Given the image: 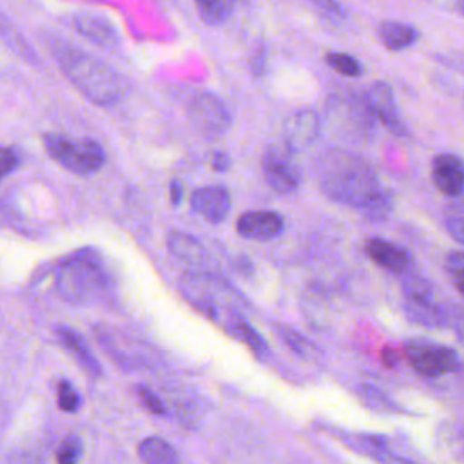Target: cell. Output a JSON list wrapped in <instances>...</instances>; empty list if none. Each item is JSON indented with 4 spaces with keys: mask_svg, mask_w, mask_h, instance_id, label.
Listing matches in <instances>:
<instances>
[{
    "mask_svg": "<svg viewBox=\"0 0 464 464\" xmlns=\"http://www.w3.org/2000/svg\"><path fill=\"white\" fill-rule=\"evenodd\" d=\"M49 47L63 74L89 102L112 105L125 98L129 85L109 63L58 38H51Z\"/></svg>",
    "mask_w": 464,
    "mask_h": 464,
    "instance_id": "1",
    "label": "cell"
},
{
    "mask_svg": "<svg viewBox=\"0 0 464 464\" xmlns=\"http://www.w3.org/2000/svg\"><path fill=\"white\" fill-rule=\"evenodd\" d=\"M321 190L334 201L362 208L382 188L373 167L359 154L328 150L315 161Z\"/></svg>",
    "mask_w": 464,
    "mask_h": 464,
    "instance_id": "2",
    "label": "cell"
},
{
    "mask_svg": "<svg viewBox=\"0 0 464 464\" xmlns=\"http://www.w3.org/2000/svg\"><path fill=\"white\" fill-rule=\"evenodd\" d=\"M181 295L221 330L230 334L245 319L241 314V295L221 277L210 272H188L179 277Z\"/></svg>",
    "mask_w": 464,
    "mask_h": 464,
    "instance_id": "3",
    "label": "cell"
},
{
    "mask_svg": "<svg viewBox=\"0 0 464 464\" xmlns=\"http://www.w3.org/2000/svg\"><path fill=\"white\" fill-rule=\"evenodd\" d=\"M54 286L58 295L71 304H91L109 288V276L92 254H76L56 270Z\"/></svg>",
    "mask_w": 464,
    "mask_h": 464,
    "instance_id": "4",
    "label": "cell"
},
{
    "mask_svg": "<svg viewBox=\"0 0 464 464\" xmlns=\"http://www.w3.org/2000/svg\"><path fill=\"white\" fill-rule=\"evenodd\" d=\"M44 147L56 163L78 176H91L105 165L103 147L89 138L72 140L51 132L44 136Z\"/></svg>",
    "mask_w": 464,
    "mask_h": 464,
    "instance_id": "5",
    "label": "cell"
},
{
    "mask_svg": "<svg viewBox=\"0 0 464 464\" xmlns=\"http://www.w3.org/2000/svg\"><path fill=\"white\" fill-rule=\"evenodd\" d=\"M188 120L205 140H218L232 123L227 105L212 92H199L192 98L188 103Z\"/></svg>",
    "mask_w": 464,
    "mask_h": 464,
    "instance_id": "6",
    "label": "cell"
},
{
    "mask_svg": "<svg viewBox=\"0 0 464 464\" xmlns=\"http://www.w3.org/2000/svg\"><path fill=\"white\" fill-rule=\"evenodd\" d=\"M406 359L410 366L422 377H440L460 368L459 353L446 344L415 341L406 344Z\"/></svg>",
    "mask_w": 464,
    "mask_h": 464,
    "instance_id": "7",
    "label": "cell"
},
{
    "mask_svg": "<svg viewBox=\"0 0 464 464\" xmlns=\"http://www.w3.org/2000/svg\"><path fill=\"white\" fill-rule=\"evenodd\" d=\"M263 174L268 187L279 194H290L299 187L301 170L294 161L292 152H288L283 145H270L261 160Z\"/></svg>",
    "mask_w": 464,
    "mask_h": 464,
    "instance_id": "8",
    "label": "cell"
},
{
    "mask_svg": "<svg viewBox=\"0 0 464 464\" xmlns=\"http://www.w3.org/2000/svg\"><path fill=\"white\" fill-rule=\"evenodd\" d=\"M319 116L310 109H299L290 114L283 123V147L288 152H299L308 149L319 136Z\"/></svg>",
    "mask_w": 464,
    "mask_h": 464,
    "instance_id": "9",
    "label": "cell"
},
{
    "mask_svg": "<svg viewBox=\"0 0 464 464\" xmlns=\"http://www.w3.org/2000/svg\"><path fill=\"white\" fill-rule=\"evenodd\" d=\"M190 208L205 221L218 225L230 212V194L221 185L199 187L190 194Z\"/></svg>",
    "mask_w": 464,
    "mask_h": 464,
    "instance_id": "10",
    "label": "cell"
},
{
    "mask_svg": "<svg viewBox=\"0 0 464 464\" xmlns=\"http://www.w3.org/2000/svg\"><path fill=\"white\" fill-rule=\"evenodd\" d=\"M366 102H368V109L381 120V123L390 132H393L397 136H404L406 134L401 112L397 109L393 92L388 87V83H384V82L372 83L368 92H366Z\"/></svg>",
    "mask_w": 464,
    "mask_h": 464,
    "instance_id": "11",
    "label": "cell"
},
{
    "mask_svg": "<svg viewBox=\"0 0 464 464\" xmlns=\"http://www.w3.org/2000/svg\"><path fill=\"white\" fill-rule=\"evenodd\" d=\"M285 228L283 216L274 210H252L239 216L236 230L241 237L254 241H266L279 236Z\"/></svg>",
    "mask_w": 464,
    "mask_h": 464,
    "instance_id": "12",
    "label": "cell"
},
{
    "mask_svg": "<svg viewBox=\"0 0 464 464\" xmlns=\"http://www.w3.org/2000/svg\"><path fill=\"white\" fill-rule=\"evenodd\" d=\"M98 341L105 346V352L125 370H136L145 368L149 364V353L147 350L132 341V339H120L116 332H98Z\"/></svg>",
    "mask_w": 464,
    "mask_h": 464,
    "instance_id": "13",
    "label": "cell"
},
{
    "mask_svg": "<svg viewBox=\"0 0 464 464\" xmlns=\"http://www.w3.org/2000/svg\"><path fill=\"white\" fill-rule=\"evenodd\" d=\"M431 181L433 185L450 198H459L464 187V169L459 156L444 152L431 161Z\"/></svg>",
    "mask_w": 464,
    "mask_h": 464,
    "instance_id": "14",
    "label": "cell"
},
{
    "mask_svg": "<svg viewBox=\"0 0 464 464\" xmlns=\"http://www.w3.org/2000/svg\"><path fill=\"white\" fill-rule=\"evenodd\" d=\"M72 25L82 36H85L89 42H92L98 47L112 51L120 45L118 31L105 18L98 14L76 13L72 16Z\"/></svg>",
    "mask_w": 464,
    "mask_h": 464,
    "instance_id": "15",
    "label": "cell"
},
{
    "mask_svg": "<svg viewBox=\"0 0 464 464\" xmlns=\"http://www.w3.org/2000/svg\"><path fill=\"white\" fill-rule=\"evenodd\" d=\"M366 256L379 266H382L384 270L390 272H397L402 274L411 266V256L406 248L390 243L382 237H372L366 241L364 245Z\"/></svg>",
    "mask_w": 464,
    "mask_h": 464,
    "instance_id": "16",
    "label": "cell"
},
{
    "mask_svg": "<svg viewBox=\"0 0 464 464\" xmlns=\"http://www.w3.org/2000/svg\"><path fill=\"white\" fill-rule=\"evenodd\" d=\"M167 246L183 263L199 268L198 272H207L205 266L208 265V254L198 237L179 230H172L167 236Z\"/></svg>",
    "mask_w": 464,
    "mask_h": 464,
    "instance_id": "17",
    "label": "cell"
},
{
    "mask_svg": "<svg viewBox=\"0 0 464 464\" xmlns=\"http://www.w3.org/2000/svg\"><path fill=\"white\" fill-rule=\"evenodd\" d=\"M62 344L71 352V355L78 361V364L91 375V377H100L102 373V368H100V362L96 361L94 353L89 350L87 343L83 341V337L71 330V328H65V326H60L56 330Z\"/></svg>",
    "mask_w": 464,
    "mask_h": 464,
    "instance_id": "18",
    "label": "cell"
},
{
    "mask_svg": "<svg viewBox=\"0 0 464 464\" xmlns=\"http://www.w3.org/2000/svg\"><path fill=\"white\" fill-rule=\"evenodd\" d=\"M379 40L390 51H402L419 40V31L411 24L386 20L379 25Z\"/></svg>",
    "mask_w": 464,
    "mask_h": 464,
    "instance_id": "19",
    "label": "cell"
},
{
    "mask_svg": "<svg viewBox=\"0 0 464 464\" xmlns=\"http://www.w3.org/2000/svg\"><path fill=\"white\" fill-rule=\"evenodd\" d=\"M404 312L410 321L428 328L446 324V312L433 299H404Z\"/></svg>",
    "mask_w": 464,
    "mask_h": 464,
    "instance_id": "20",
    "label": "cell"
},
{
    "mask_svg": "<svg viewBox=\"0 0 464 464\" xmlns=\"http://www.w3.org/2000/svg\"><path fill=\"white\" fill-rule=\"evenodd\" d=\"M136 451L143 464H181L178 450L160 437L143 439Z\"/></svg>",
    "mask_w": 464,
    "mask_h": 464,
    "instance_id": "21",
    "label": "cell"
},
{
    "mask_svg": "<svg viewBox=\"0 0 464 464\" xmlns=\"http://www.w3.org/2000/svg\"><path fill=\"white\" fill-rule=\"evenodd\" d=\"M276 330H277V335L281 337V341H283L295 355H299L301 359L317 361V359L321 357L319 348H317L310 339H306L304 335H301L297 330H294V328H290V326H285V324H277Z\"/></svg>",
    "mask_w": 464,
    "mask_h": 464,
    "instance_id": "22",
    "label": "cell"
},
{
    "mask_svg": "<svg viewBox=\"0 0 464 464\" xmlns=\"http://www.w3.org/2000/svg\"><path fill=\"white\" fill-rule=\"evenodd\" d=\"M199 18L207 25H219L223 24L234 7V0H194Z\"/></svg>",
    "mask_w": 464,
    "mask_h": 464,
    "instance_id": "23",
    "label": "cell"
},
{
    "mask_svg": "<svg viewBox=\"0 0 464 464\" xmlns=\"http://www.w3.org/2000/svg\"><path fill=\"white\" fill-rule=\"evenodd\" d=\"M324 62L328 67H332L334 71H337L339 74L343 76H348V78H357L362 74V65L359 63L357 58L346 54V53H328L324 56Z\"/></svg>",
    "mask_w": 464,
    "mask_h": 464,
    "instance_id": "24",
    "label": "cell"
},
{
    "mask_svg": "<svg viewBox=\"0 0 464 464\" xmlns=\"http://www.w3.org/2000/svg\"><path fill=\"white\" fill-rule=\"evenodd\" d=\"M359 393H361V399L373 410L377 411H386V413H392V411H399L395 408V404L375 386H368V384H362L359 388Z\"/></svg>",
    "mask_w": 464,
    "mask_h": 464,
    "instance_id": "25",
    "label": "cell"
},
{
    "mask_svg": "<svg viewBox=\"0 0 464 464\" xmlns=\"http://www.w3.org/2000/svg\"><path fill=\"white\" fill-rule=\"evenodd\" d=\"M83 444L80 437L69 435L67 439L62 440V444L56 450V464H76L82 457Z\"/></svg>",
    "mask_w": 464,
    "mask_h": 464,
    "instance_id": "26",
    "label": "cell"
},
{
    "mask_svg": "<svg viewBox=\"0 0 464 464\" xmlns=\"http://www.w3.org/2000/svg\"><path fill=\"white\" fill-rule=\"evenodd\" d=\"M444 268H446V274H448V277L451 279L455 290H457L459 294H462V290H464V286H462V283H464V276H462V272H464L462 252H460V250H451V252L446 256Z\"/></svg>",
    "mask_w": 464,
    "mask_h": 464,
    "instance_id": "27",
    "label": "cell"
},
{
    "mask_svg": "<svg viewBox=\"0 0 464 464\" xmlns=\"http://www.w3.org/2000/svg\"><path fill=\"white\" fill-rule=\"evenodd\" d=\"M404 299H433L431 285L420 276H408L402 283Z\"/></svg>",
    "mask_w": 464,
    "mask_h": 464,
    "instance_id": "28",
    "label": "cell"
},
{
    "mask_svg": "<svg viewBox=\"0 0 464 464\" xmlns=\"http://www.w3.org/2000/svg\"><path fill=\"white\" fill-rule=\"evenodd\" d=\"M364 214L368 219H373V221H379V219H384L390 210H392V199H390V194H386L384 190H381L379 194H375L364 207Z\"/></svg>",
    "mask_w": 464,
    "mask_h": 464,
    "instance_id": "29",
    "label": "cell"
},
{
    "mask_svg": "<svg viewBox=\"0 0 464 464\" xmlns=\"http://www.w3.org/2000/svg\"><path fill=\"white\" fill-rule=\"evenodd\" d=\"M56 401H58V406L63 410V411H76L80 408V395L78 392L74 390V386L67 381H60L58 386H56Z\"/></svg>",
    "mask_w": 464,
    "mask_h": 464,
    "instance_id": "30",
    "label": "cell"
},
{
    "mask_svg": "<svg viewBox=\"0 0 464 464\" xmlns=\"http://www.w3.org/2000/svg\"><path fill=\"white\" fill-rule=\"evenodd\" d=\"M446 228L457 243L464 241V219H462L460 203H455L446 210Z\"/></svg>",
    "mask_w": 464,
    "mask_h": 464,
    "instance_id": "31",
    "label": "cell"
},
{
    "mask_svg": "<svg viewBox=\"0 0 464 464\" xmlns=\"http://www.w3.org/2000/svg\"><path fill=\"white\" fill-rule=\"evenodd\" d=\"M306 2L312 4L323 16L330 20H343L346 16L343 5L337 0H306Z\"/></svg>",
    "mask_w": 464,
    "mask_h": 464,
    "instance_id": "32",
    "label": "cell"
},
{
    "mask_svg": "<svg viewBox=\"0 0 464 464\" xmlns=\"http://www.w3.org/2000/svg\"><path fill=\"white\" fill-rule=\"evenodd\" d=\"M136 393H138L141 404L147 408V411H150L154 415H163L165 413V406L154 392H150L145 386H136Z\"/></svg>",
    "mask_w": 464,
    "mask_h": 464,
    "instance_id": "33",
    "label": "cell"
},
{
    "mask_svg": "<svg viewBox=\"0 0 464 464\" xmlns=\"http://www.w3.org/2000/svg\"><path fill=\"white\" fill-rule=\"evenodd\" d=\"M20 163V156L11 147H0V179L11 174Z\"/></svg>",
    "mask_w": 464,
    "mask_h": 464,
    "instance_id": "34",
    "label": "cell"
},
{
    "mask_svg": "<svg viewBox=\"0 0 464 464\" xmlns=\"http://www.w3.org/2000/svg\"><path fill=\"white\" fill-rule=\"evenodd\" d=\"M370 459L377 460L379 464H415V462H411V460H408V459H404V457H401V455L392 453L388 448H386V450H375V451L370 455Z\"/></svg>",
    "mask_w": 464,
    "mask_h": 464,
    "instance_id": "35",
    "label": "cell"
},
{
    "mask_svg": "<svg viewBox=\"0 0 464 464\" xmlns=\"http://www.w3.org/2000/svg\"><path fill=\"white\" fill-rule=\"evenodd\" d=\"M210 167L218 172H225L230 167V158L223 150H218V152H214V156L210 160Z\"/></svg>",
    "mask_w": 464,
    "mask_h": 464,
    "instance_id": "36",
    "label": "cell"
},
{
    "mask_svg": "<svg viewBox=\"0 0 464 464\" xmlns=\"http://www.w3.org/2000/svg\"><path fill=\"white\" fill-rule=\"evenodd\" d=\"M181 198H183V187H181V183L178 179H172L170 181V203L172 205H179Z\"/></svg>",
    "mask_w": 464,
    "mask_h": 464,
    "instance_id": "37",
    "label": "cell"
},
{
    "mask_svg": "<svg viewBox=\"0 0 464 464\" xmlns=\"http://www.w3.org/2000/svg\"><path fill=\"white\" fill-rule=\"evenodd\" d=\"M252 63H254V65H252L254 72H256V74H263V71H265V51H263V49H259V51L256 53V60H254Z\"/></svg>",
    "mask_w": 464,
    "mask_h": 464,
    "instance_id": "38",
    "label": "cell"
},
{
    "mask_svg": "<svg viewBox=\"0 0 464 464\" xmlns=\"http://www.w3.org/2000/svg\"><path fill=\"white\" fill-rule=\"evenodd\" d=\"M9 464H38V460H34L31 455H27V453H24V455H20L18 459H14V460H11Z\"/></svg>",
    "mask_w": 464,
    "mask_h": 464,
    "instance_id": "39",
    "label": "cell"
},
{
    "mask_svg": "<svg viewBox=\"0 0 464 464\" xmlns=\"http://www.w3.org/2000/svg\"><path fill=\"white\" fill-rule=\"evenodd\" d=\"M382 361H384L386 366H393L395 361H397V355H395L392 350H386V352L382 353Z\"/></svg>",
    "mask_w": 464,
    "mask_h": 464,
    "instance_id": "40",
    "label": "cell"
}]
</instances>
